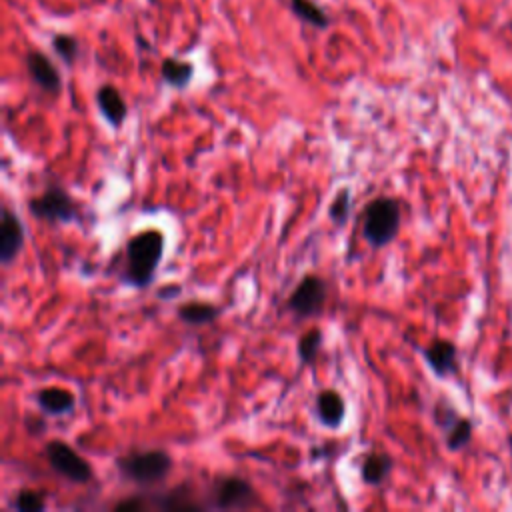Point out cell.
<instances>
[{"instance_id":"cell-1","label":"cell","mask_w":512,"mask_h":512,"mask_svg":"<svg viewBox=\"0 0 512 512\" xmlns=\"http://www.w3.org/2000/svg\"><path fill=\"white\" fill-rule=\"evenodd\" d=\"M164 252V234L160 230H142L126 244V266L122 280L134 288H146L156 276Z\"/></svg>"},{"instance_id":"cell-2","label":"cell","mask_w":512,"mask_h":512,"mask_svg":"<svg viewBox=\"0 0 512 512\" xmlns=\"http://www.w3.org/2000/svg\"><path fill=\"white\" fill-rule=\"evenodd\" d=\"M400 230V204L390 196L374 198L364 210L362 234L372 248L390 244Z\"/></svg>"},{"instance_id":"cell-3","label":"cell","mask_w":512,"mask_h":512,"mask_svg":"<svg viewBox=\"0 0 512 512\" xmlns=\"http://www.w3.org/2000/svg\"><path fill=\"white\" fill-rule=\"evenodd\" d=\"M116 466L126 480L140 486H152L170 474L172 458L166 450H146L118 458Z\"/></svg>"},{"instance_id":"cell-4","label":"cell","mask_w":512,"mask_h":512,"mask_svg":"<svg viewBox=\"0 0 512 512\" xmlns=\"http://www.w3.org/2000/svg\"><path fill=\"white\" fill-rule=\"evenodd\" d=\"M28 210L36 220L50 224H68L78 218V206L62 186H48L40 196L30 198Z\"/></svg>"},{"instance_id":"cell-5","label":"cell","mask_w":512,"mask_h":512,"mask_svg":"<svg viewBox=\"0 0 512 512\" xmlns=\"http://www.w3.org/2000/svg\"><path fill=\"white\" fill-rule=\"evenodd\" d=\"M46 458L54 472L68 478L74 484H86L92 480L94 472L88 460H84L70 444L62 440H50L46 444Z\"/></svg>"},{"instance_id":"cell-6","label":"cell","mask_w":512,"mask_h":512,"mask_svg":"<svg viewBox=\"0 0 512 512\" xmlns=\"http://www.w3.org/2000/svg\"><path fill=\"white\" fill-rule=\"evenodd\" d=\"M326 302V284L320 276L308 274L304 276L296 288L292 290L290 298L286 300V308L296 318H312L318 316Z\"/></svg>"},{"instance_id":"cell-7","label":"cell","mask_w":512,"mask_h":512,"mask_svg":"<svg viewBox=\"0 0 512 512\" xmlns=\"http://www.w3.org/2000/svg\"><path fill=\"white\" fill-rule=\"evenodd\" d=\"M212 506L222 510L248 508L256 502V490L252 484L240 476L218 478L212 486Z\"/></svg>"},{"instance_id":"cell-8","label":"cell","mask_w":512,"mask_h":512,"mask_svg":"<svg viewBox=\"0 0 512 512\" xmlns=\"http://www.w3.org/2000/svg\"><path fill=\"white\" fill-rule=\"evenodd\" d=\"M24 246V224L20 216L10 210L8 206H2L0 210V262L4 266H10L16 256L20 254Z\"/></svg>"},{"instance_id":"cell-9","label":"cell","mask_w":512,"mask_h":512,"mask_svg":"<svg viewBox=\"0 0 512 512\" xmlns=\"http://www.w3.org/2000/svg\"><path fill=\"white\" fill-rule=\"evenodd\" d=\"M26 68L30 78L34 80L36 86H40L44 92L48 94H58L62 90V80H60V72L56 70V66L52 64V60L40 52V50H32L26 56Z\"/></svg>"},{"instance_id":"cell-10","label":"cell","mask_w":512,"mask_h":512,"mask_svg":"<svg viewBox=\"0 0 512 512\" xmlns=\"http://www.w3.org/2000/svg\"><path fill=\"white\" fill-rule=\"evenodd\" d=\"M422 354H424V360L430 366V370L440 378L454 374L458 368V352H456L454 342H450V340H444V338L432 340L424 348Z\"/></svg>"},{"instance_id":"cell-11","label":"cell","mask_w":512,"mask_h":512,"mask_svg":"<svg viewBox=\"0 0 512 512\" xmlns=\"http://www.w3.org/2000/svg\"><path fill=\"white\" fill-rule=\"evenodd\" d=\"M96 104L100 114L108 120V124H112L114 128L122 126L126 114H128V106L122 98V94L118 92V88H114L112 84H104L96 90Z\"/></svg>"},{"instance_id":"cell-12","label":"cell","mask_w":512,"mask_h":512,"mask_svg":"<svg viewBox=\"0 0 512 512\" xmlns=\"http://www.w3.org/2000/svg\"><path fill=\"white\" fill-rule=\"evenodd\" d=\"M36 402L42 408V412L50 416H62L74 410L76 396L62 386H46L36 392Z\"/></svg>"},{"instance_id":"cell-13","label":"cell","mask_w":512,"mask_h":512,"mask_svg":"<svg viewBox=\"0 0 512 512\" xmlns=\"http://www.w3.org/2000/svg\"><path fill=\"white\" fill-rule=\"evenodd\" d=\"M316 414H318V420L326 428H330V430L340 428V424L344 422V416H346V404H344V398L340 396V392L322 390L316 396Z\"/></svg>"},{"instance_id":"cell-14","label":"cell","mask_w":512,"mask_h":512,"mask_svg":"<svg viewBox=\"0 0 512 512\" xmlns=\"http://www.w3.org/2000/svg\"><path fill=\"white\" fill-rule=\"evenodd\" d=\"M220 308L212 302H202V300H192V302H184L182 306H178L176 314L184 324H192V326H204V324H212L218 316H220Z\"/></svg>"},{"instance_id":"cell-15","label":"cell","mask_w":512,"mask_h":512,"mask_svg":"<svg viewBox=\"0 0 512 512\" xmlns=\"http://www.w3.org/2000/svg\"><path fill=\"white\" fill-rule=\"evenodd\" d=\"M390 470H392V458L386 452H372L364 458V464L360 466V476L364 484L378 486L384 482Z\"/></svg>"},{"instance_id":"cell-16","label":"cell","mask_w":512,"mask_h":512,"mask_svg":"<svg viewBox=\"0 0 512 512\" xmlns=\"http://www.w3.org/2000/svg\"><path fill=\"white\" fill-rule=\"evenodd\" d=\"M160 76L166 84L174 88H186L194 76V66L192 62L178 60V58H164L160 66Z\"/></svg>"},{"instance_id":"cell-17","label":"cell","mask_w":512,"mask_h":512,"mask_svg":"<svg viewBox=\"0 0 512 512\" xmlns=\"http://www.w3.org/2000/svg\"><path fill=\"white\" fill-rule=\"evenodd\" d=\"M290 10L314 28H328L330 24V16L314 0H290Z\"/></svg>"},{"instance_id":"cell-18","label":"cell","mask_w":512,"mask_h":512,"mask_svg":"<svg viewBox=\"0 0 512 512\" xmlns=\"http://www.w3.org/2000/svg\"><path fill=\"white\" fill-rule=\"evenodd\" d=\"M444 430H446L448 450H462L472 440V422L468 418L456 416Z\"/></svg>"},{"instance_id":"cell-19","label":"cell","mask_w":512,"mask_h":512,"mask_svg":"<svg viewBox=\"0 0 512 512\" xmlns=\"http://www.w3.org/2000/svg\"><path fill=\"white\" fill-rule=\"evenodd\" d=\"M322 344V330L320 328H310L304 332L298 340V358L302 364H312L318 356V348Z\"/></svg>"},{"instance_id":"cell-20","label":"cell","mask_w":512,"mask_h":512,"mask_svg":"<svg viewBox=\"0 0 512 512\" xmlns=\"http://www.w3.org/2000/svg\"><path fill=\"white\" fill-rule=\"evenodd\" d=\"M350 208H352V194L348 188H340L338 194L334 196V200L330 202L328 216L334 224L342 226V224H346V220L350 216Z\"/></svg>"},{"instance_id":"cell-21","label":"cell","mask_w":512,"mask_h":512,"mask_svg":"<svg viewBox=\"0 0 512 512\" xmlns=\"http://www.w3.org/2000/svg\"><path fill=\"white\" fill-rule=\"evenodd\" d=\"M52 48L66 64H72L78 56V40L70 34H56L52 38Z\"/></svg>"},{"instance_id":"cell-22","label":"cell","mask_w":512,"mask_h":512,"mask_svg":"<svg viewBox=\"0 0 512 512\" xmlns=\"http://www.w3.org/2000/svg\"><path fill=\"white\" fill-rule=\"evenodd\" d=\"M18 512H40L44 510V500L36 490H20L14 502Z\"/></svg>"},{"instance_id":"cell-23","label":"cell","mask_w":512,"mask_h":512,"mask_svg":"<svg viewBox=\"0 0 512 512\" xmlns=\"http://www.w3.org/2000/svg\"><path fill=\"white\" fill-rule=\"evenodd\" d=\"M180 292H182V286H180V284H166V286H162V288L158 290V298H162V300H172V298H176Z\"/></svg>"}]
</instances>
